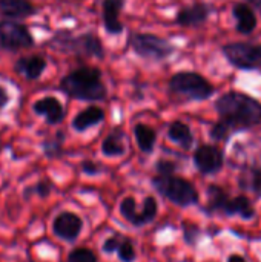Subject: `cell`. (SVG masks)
<instances>
[{"mask_svg":"<svg viewBox=\"0 0 261 262\" xmlns=\"http://www.w3.org/2000/svg\"><path fill=\"white\" fill-rule=\"evenodd\" d=\"M120 213L132 226L142 227V226L151 223L155 218V215H157V201L152 196H148L145 200V203H143L142 210H138L137 206H135V200L128 196L120 203Z\"/></svg>","mask_w":261,"mask_h":262,"instance_id":"ba28073f","label":"cell"},{"mask_svg":"<svg viewBox=\"0 0 261 262\" xmlns=\"http://www.w3.org/2000/svg\"><path fill=\"white\" fill-rule=\"evenodd\" d=\"M125 143L120 132H111L102 143V152L108 157H120L125 154Z\"/></svg>","mask_w":261,"mask_h":262,"instance_id":"603a6c76","label":"cell"},{"mask_svg":"<svg viewBox=\"0 0 261 262\" xmlns=\"http://www.w3.org/2000/svg\"><path fill=\"white\" fill-rule=\"evenodd\" d=\"M62 48H68L72 49L75 52H82L85 55H91V57H103V45L100 41V38L95 34H82L77 38H71V40H62Z\"/></svg>","mask_w":261,"mask_h":262,"instance_id":"8fae6325","label":"cell"},{"mask_svg":"<svg viewBox=\"0 0 261 262\" xmlns=\"http://www.w3.org/2000/svg\"><path fill=\"white\" fill-rule=\"evenodd\" d=\"M209 15V8L203 3H197L188 8L180 9L177 14V23L182 26H198L206 21Z\"/></svg>","mask_w":261,"mask_h":262,"instance_id":"5bb4252c","label":"cell"},{"mask_svg":"<svg viewBox=\"0 0 261 262\" xmlns=\"http://www.w3.org/2000/svg\"><path fill=\"white\" fill-rule=\"evenodd\" d=\"M34 5L29 0H0V15L8 18H23L34 14Z\"/></svg>","mask_w":261,"mask_h":262,"instance_id":"2e32d148","label":"cell"},{"mask_svg":"<svg viewBox=\"0 0 261 262\" xmlns=\"http://www.w3.org/2000/svg\"><path fill=\"white\" fill-rule=\"evenodd\" d=\"M60 89L78 100H103L106 97L102 72L95 68H78L69 72L60 81Z\"/></svg>","mask_w":261,"mask_h":262,"instance_id":"7a4b0ae2","label":"cell"},{"mask_svg":"<svg viewBox=\"0 0 261 262\" xmlns=\"http://www.w3.org/2000/svg\"><path fill=\"white\" fill-rule=\"evenodd\" d=\"M34 112L38 115H43L46 118V121L49 124H57L65 118V109L62 106V103L54 98V97H45L38 101L34 103L32 106Z\"/></svg>","mask_w":261,"mask_h":262,"instance_id":"7c38bea8","label":"cell"},{"mask_svg":"<svg viewBox=\"0 0 261 262\" xmlns=\"http://www.w3.org/2000/svg\"><path fill=\"white\" fill-rule=\"evenodd\" d=\"M45 152L48 157H57L62 152V143L60 141H48L45 144Z\"/></svg>","mask_w":261,"mask_h":262,"instance_id":"4dcf8cb0","label":"cell"},{"mask_svg":"<svg viewBox=\"0 0 261 262\" xmlns=\"http://www.w3.org/2000/svg\"><path fill=\"white\" fill-rule=\"evenodd\" d=\"M46 68V61L43 57L40 55H31V57H23L17 61L15 64V71L18 74H22L23 77L29 78V80H35L38 78L43 71Z\"/></svg>","mask_w":261,"mask_h":262,"instance_id":"e0dca14e","label":"cell"},{"mask_svg":"<svg viewBox=\"0 0 261 262\" xmlns=\"http://www.w3.org/2000/svg\"><path fill=\"white\" fill-rule=\"evenodd\" d=\"M168 135L174 143L180 144L183 149H189L192 146V143H194V137H192V132H191L189 126L182 123V121L171 123V126L168 129Z\"/></svg>","mask_w":261,"mask_h":262,"instance_id":"ffe728a7","label":"cell"},{"mask_svg":"<svg viewBox=\"0 0 261 262\" xmlns=\"http://www.w3.org/2000/svg\"><path fill=\"white\" fill-rule=\"evenodd\" d=\"M175 169H177V166H175V163H172V161L162 160V161L157 163V170H158V173L163 175V177L172 175V173L175 172Z\"/></svg>","mask_w":261,"mask_h":262,"instance_id":"83f0119b","label":"cell"},{"mask_svg":"<svg viewBox=\"0 0 261 262\" xmlns=\"http://www.w3.org/2000/svg\"><path fill=\"white\" fill-rule=\"evenodd\" d=\"M194 163L202 173L205 175L215 173L223 167V152L215 146L203 144L195 150Z\"/></svg>","mask_w":261,"mask_h":262,"instance_id":"9c48e42d","label":"cell"},{"mask_svg":"<svg viewBox=\"0 0 261 262\" xmlns=\"http://www.w3.org/2000/svg\"><path fill=\"white\" fill-rule=\"evenodd\" d=\"M83 229V223L78 215L72 212H63L60 213L54 223H52V230L54 233L63 239V241H74L78 238L80 232Z\"/></svg>","mask_w":261,"mask_h":262,"instance_id":"30bf717a","label":"cell"},{"mask_svg":"<svg viewBox=\"0 0 261 262\" xmlns=\"http://www.w3.org/2000/svg\"><path fill=\"white\" fill-rule=\"evenodd\" d=\"M83 170H85L86 173L94 175V173L98 172V167H97V164H94V163H91V161H85V163H83Z\"/></svg>","mask_w":261,"mask_h":262,"instance_id":"d6a6232c","label":"cell"},{"mask_svg":"<svg viewBox=\"0 0 261 262\" xmlns=\"http://www.w3.org/2000/svg\"><path fill=\"white\" fill-rule=\"evenodd\" d=\"M68 262H97V256L89 249L78 247V249H74L69 253Z\"/></svg>","mask_w":261,"mask_h":262,"instance_id":"484cf974","label":"cell"},{"mask_svg":"<svg viewBox=\"0 0 261 262\" xmlns=\"http://www.w3.org/2000/svg\"><path fill=\"white\" fill-rule=\"evenodd\" d=\"M215 109L231 129H248L261 123V103L246 94L228 92L217 100Z\"/></svg>","mask_w":261,"mask_h":262,"instance_id":"6da1fadb","label":"cell"},{"mask_svg":"<svg viewBox=\"0 0 261 262\" xmlns=\"http://www.w3.org/2000/svg\"><path fill=\"white\" fill-rule=\"evenodd\" d=\"M123 5L125 0H103V23L109 34H118L123 31V25L118 20Z\"/></svg>","mask_w":261,"mask_h":262,"instance_id":"4fadbf2b","label":"cell"},{"mask_svg":"<svg viewBox=\"0 0 261 262\" xmlns=\"http://www.w3.org/2000/svg\"><path fill=\"white\" fill-rule=\"evenodd\" d=\"M222 213L228 216H242L243 220H252L255 216V209L246 196H235L228 198Z\"/></svg>","mask_w":261,"mask_h":262,"instance_id":"9a60e30c","label":"cell"},{"mask_svg":"<svg viewBox=\"0 0 261 262\" xmlns=\"http://www.w3.org/2000/svg\"><path fill=\"white\" fill-rule=\"evenodd\" d=\"M105 120V111L97 106H89L83 109L74 120H72V127L78 132H83Z\"/></svg>","mask_w":261,"mask_h":262,"instance_id":"ac0fdd59","label":"cell"},{"mask_svg":"<svg viewBox=\"0 0 261 262\" xmlns=\"http://www.w3.org/2000/svg\"><path fill=\"white\" fill-rule=\"evenodd\" d=\"M34 40L29 31L15 21H0V48L8 51H17L32 46Z\"/></svg>","mask_w":261,"mask_h":262,"instance_id":"52a82bcc","label":"cell"},{"mask_svg":"<svg viewBox=\"0 0 261 262\" xmlns=\"http://www.w3.org/2000/svg\"><path fill=\"white\" fill-rule=\"evenodd\" d=\"M208 207L206 210L208 212H222L223 210V206L226 203V200L229 198V195L218 186H209L208 189Z\"/></svg>","mask_w":261,"mask_h":262,"instance_id":"cb8c5ba5","label":"cell"},{"mask_svg":"<svg viewBox=\"0 0 261 262\" xmlns=\"http://www.w3.org/2000/svg\"><path fill=\"white\" fill-rule=\"evenodd\" d=\"M8 103H9V95H8V92H6V89L0 86V111H2Z\"/></svg>","mask_w":261,"mask_h":262,"instance_id":"836d02e7","label":"cell"},{"mask_svg":"<svg viewBox=\"0 0 261 262\" xmlns=\"http://www.w3.org/2000/svg\"><path fill=\"white\" fill-rule=\"evenodd\" d=\"M226 58L240 69L261 68V46L254 43H229L223 48Z\"/></svg>","mask_w":261,"mask_h":262,"instance_id":"5b68a950","label":"cell"},{"mask_svg":"<svg viewBox=\"0 0 261 262\" xmlns=\"http://www.w3.org/2000/svg\"><path fill=\"white\" fill-rule=\"evenodd\" d=\"M238 184L246 192H261V169L248 167L240 173Z\"/></svg>","mask_w":261,"mask_h":262,"instance_id":"7402d4cb","label":"cell"},{"mask_svg":"<svg viewBox=\"0 0 261 262\" xmlns=\"http://www.w3.org/2000/svg\"><path fill=\"white\" fill-rule=\"evenodd\" d=\"M169 89L189 100H206L214 94V86L197 72H178L169 81Z\"/></svg>","mask_w":261,"mask_h":262,"instance_id":"277c9868","label":"cell"},{"mask_svg":"<svg viewBox=\"0 0 261 262\" xmlns=\"http://www.w3.org/2000/svg\"><path fill=\"white\" fill-rule=\"evenodd\" d=\"M0 150H2V143H0Z\"/></svg>","mask_w":261,"mask_h":262,"instance_id":"8d00e7d4","label":"cell"},{"mask_svg":"<svg viewBox=\"0 0 261 262\" xmlns=\"http://www.w3.org/2000/svg\"><path fill=\"white\" fill-rule=\"evenodd\" d=\"M120 241H122V238H120V236H117V235H114V236L108 238V239L105 241V244H103V252H106V253L117 252V247H118Z\"/></svg>","mask_w":261,"mask_h":262,"instance_id":"f546056e","label":"cell"},{"mask_svg":"<svg viewBox=\"0 0 261 262\" xmlns=\"http://www.w3.org/2000/svg\"><path fill=\"white\" fill-rule=\"evenodd\" d=\"M152 184L158 190V193H162L165 198L177 206L188 207L198 201V192L188 180L174 175H158L152 180Z\"/></svg>","mask_w":261,"mask_h":262,"instance_id":"3957f363","label":"cell"},{"mask_svg":"<svg viewBox=\"0 0 261 262\" xmlns=\"http://www.w3.org/2000/svg\"><path fill=\"white\" fill-rule=\"evenodd\" d=\"M198 233H200V230H198V227H197V226L185 224V239H186L189 244H192V243L197 239Z\"/></svg>","mask_w":261,"mask_h":262,"instance_id":"1f68e13d","label":"cell"},{"mask_svg":"<svg viewBox=\"0 0 261 262\" xmlns=\"http://www.w3.org/2000/svg\"><path fill=\"white\" fill-rule=\"evenodd\" d=\"M229 134H231V127L223 121L215 123L211 129V137L214 140H226L229 137Z\"/></svg>","mask_w":261,"mask_h":262,"instance_id":"4316f807","label":"cell"},{"mask_svg":"<svg viewBox=\"0 0 261 262\" xmlns=\"http://www.w3.org/2000/svg\"><path fill=\"white\" fill-rule=\"evenodd\" d=\"M117 253H118V258L123 262H132L137 256L134 244L128 238H122V241L117 247Z\"/></svg>","mask_w":261,"mask_h":262,"instance_id":"d4e9b609","label":"cell"},{"mask_svg":"<svg viewBox=\"0 0 261 262\" xmlns=\"http://www.w3.org/2000/svg\"><path fill=\"white\" fill-rule=\"evenodd\" d=\"M248 2H251V3H254V5H257V6L261 3V0H248Z\"/></svg>","mask_w":261,"mask_h":262,"instance_id":"d590c367","label":"cell"},{"mask_svg":"<svg viewBox=\"0 0 261 262\" xmlns=\"http://www.w3.org/2000/svg\"><path fill=\"white\" fill-rule=\"evenodd\" d=\"M132 48L140 57L149 58V60H163L174 52V46L168 40L154 34L134 35Z\"/></svg>","mask_w":261,"mask_h":262,"instance_id":"8992f818","label":"cell"},{"mask_svg":"<svg viewBox=\"0 0 261 262\" xmlns=\"http://www.w3.org/2000/svg\"><path fill=\"white\" fill-rule=\"evenodd\" d=\"M234 15L237 18V29L242 34H251L257 28V15L246 3H237L234 6Z\"/></svg>","mask_w":261,"mask_h":262,"instance_id":"d6986e66","label":"cell"},{"mask_svg":"<svg viewBox=\"0 0 261 262\" xmlns=\"http://www.w3.org/2000/svg\"><path fill=\"white\" fill-rule=\"evenodd\" d=\"M51 184L48 183V181H40L38 184H35L32 189H28V193L29 192H34V193H37L38 196H46L49 192H51Z\"/></svg>","mask_w":261,"mask_h":262,"instance_id":"f1b7e54d","label":"cell"},{"mask_svg":"<svg viewBox=\"0 0 261 262\" xmlns=\"http://www.w3.org/2000/svg\"><path fill=\"white\" fill-rule=\"evenodd\" d=\"M228 262H246V259L243 256H240V255H231Z\"/></svg>","mask_w":261,"mask_h":262,"instance_id":"e575fe53","label":"cell"},{"mask_svg":"<svg viewBox=\"0 0 261 262\" xmlns=\"http://www.w3.org/2000/svg\"><path fill=\"white\" fill-rule=\"evenodd\" d=\"M134 135H135V141L140 147L142 152L145 154H151L154 150L155 146V140H157V134L152 127L146 126V124H137L134 127Z\"/></svg>","mask_w":261,"mask_h":262,"instance_id":"44dd1931","label":"cell"}]
</instances>
